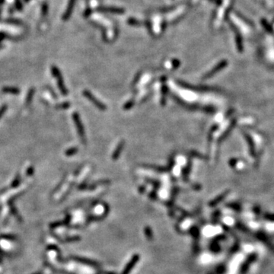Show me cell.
I'll use <instances>...</instances> for the list:
<instances>
[{
  "mask_svg": "<svg viewBox=\"0 0 274 274\" xmlns=\"http://www.w3.org/2000/svg\"><path fill=\"white\" fill-rule=\"evenodd\" d=\"M133 105H134V101H132V100H131V101H129L128 102H127V103L125 104V105L123 106V108L125 109V110H129V109H130Z\"/></svg>",
  "mask_w": 274,
  "mask_h": 274,
  "instance_id": "cell-21",
  "label": "cell"
},
{
  "mask_svg": "<svg viewBox=\"0 0 274 274\" xmlns=\"http://www.w3.org/2000/svg\"><path fill=\"white\" fill-rule=\"evenodd\" d=\"M5 37H6V35L3 32H0V41H2Z\"/></svg>",
  "mask_w": 274,
  "mask_h": 274,
  "instance_id": "cell-30",
  "label": "cell"
},
{
  "mask_svg": "<svg viewBox=\"0 0 274 274\" xmlns=\"http://www.w3.org/2000/svg\"><path fill=\"white\" fill-rule=\"evenodd\" d=\"M6 108H7V106H3L2 108H0V117H1L2 115L3 114L5 113V111H6Z\"/></svg>",
  "mask_w": 274,
  "mask_h": 274,
  "instance_id": "cell-29",
  "label": "cell"
},
{
  "mask_svg": "<svg viewBox=\"0 0 274 274\" xmlns=\"http://www.w3.org/2000/svg\"><path fill=\"white\" fill-rule=\"evenodd\" d=\"M52 72H53V76L57 79L58 86H59V89H60L62 94L64 95H67V90H66V87H65V86H64V82H63V80L62 75H61L60 72H59V70L58 69V68L57 67V66H53Z\"/></svg>",
  "mask_w": 274,
  "mask_h": 274,
  "instance_id": "cell-3",
  "label": "cell"
},
{
  "mask_svg": "<svg viewBox=\"0 0 274 274\" xmlns=\"http://www.w3.org/2000/svg\"><path fill=\"white\" fill-rule=\"evenodd\" d=\"M75 3H76V0H69V2H68L67 8H66L65 12H64L63 15V21H67L69 19L72 12L74 9Z\"/></svg>",
  "mask_w": 274,
  "mask_h": 274,
  "instance_id": "cell-7",
  "label": "cell"
},
{
  "mask_svg": "<svg viewBox=\"0 0 274 274\" xmlns=\"http://www.w3.org/2000/svg\"><path fill=\"white\" fill-rule=\"evenodd\" d=\"M3 2H4V0H0V5L2 4Z\"/></svg>",
  "mask_w": 274,
  "mask_h": 274,
  "instance_id": "cell-32",
  "label": "cell"
},
{
  "mask_svg": "<svg viewBox=\"0 0 274 274\" xmlns=\"http://www.w3.org/2000/svg\"><path fill=\"white\" fill-rule=\"evenodd\" d=\"M98 10L100 12H105V13H112V14H117L122 15L124 13V9L122 8L117 7H110V6H101L98 7Z\"/></svg>",
  "mask_w": 274,
  "mask_h": 274,
  "instance_id": "cell-6",
  "label": "cell"
},
{
  "mask_svg": "<svg viewBox=\"0 0 274 274\" xmlns=\"http://www.w3.org/2000/svg\"><path fill=\"white\" fill-rule=\"evenodd\" d=\"M190 155H191L192 156H193V157L199 158V159H206L205 156H204L203 155L200 154V153L197 152V151H190Z\"/></svg>",
  "mask_w": 274,
  "mask_h": 274,
  "instance_id": "cell-19",
  "label": "cell"
},
{
  "mask_svg": "<svg viewBox=\"0 0 274 274\" xmlns=\"http://www.w3.org/2000/svg\"><path fill=\"white\" fill-rule=\"evenodd\" d=\"M127 22H128L130 25H132V26H142V25H145L144 22L139 21V20L136 19V18H130V19L127 20Z\"/></svg>",
  "mask_w": 274,
  "mask_h": 274,
  "instance_id": "cell-15",
  "label": "cell"
},
{
  "mask_svg": "<svg viewBox=\"0 0 274 274\" xmlns=\"http://www.w3.org/2000/svg\"><path fill=\"white\" fill-rule=\"evenodd\" d=\"M124 144H125V142H124L123 140H122L119 142L118 145H117V148H116L113 155H112V159H113L114 161H115V160H117L119 158V156H120V153H121V151L123 150L124 147Z\"/></svg>",
  "mask_w": 274,
  "mask_h": 274,
  "instance_id": "cell-9",
  "label": "cell"
},
{
  "mask_svg": "<svg viewBox=\"0 0 274 274\" xmlns=\"http://www.w3.org/2000/svg\"><path fill=\"white\" fill-rule=\"evenodd\" d=\"M15 6H16L17 9L18 10L22 9V4L20 0H15Z\"/></svg>",
  "mask_w": 274,
  "mask_h": 274,
  "instance_id": "cell-23",
  "label": "cell"
},
{
  "mask_svg": "<svg viewBox=\"0 0 274 274\" xmlns=\"http://www.w3.org/2000/svg\"><path fill=\"white\" fill-rule=\"evenodd\" d=\"M140 76H141V73H138L137 74V76H136V78H135V79L133 80V82H132V85H135V84H137V81H139V79H140Z\"/></svg>",
  "mask_w": 274,
  "mask_h": 274,
  "instance_id": "cell-28",
  "label": "cell"
},
{
  "mask_svg": "<svg viewBox=\"0 0 274 274\" xmlns=\"http://www.w3.org/2000/svg\"><path fill=\"white\" fill-rule=\"evenodd\" d=\"M174 98L176 101H178V103L180 104V105H182L183 107H184L185 108H188L190 109V110H204V111L207 112V113H213L215 111L213 108L212 107H209V106H207V107H201V106H199V105H195V104H189L185 103V102L182 101L181 100L179 99L178 97H175L174 96Z\"/></svg>",
  "mask_w": 274,
  "mask_h": 274,
  "instance_id": "cell-1",
  "label": "cell"
},
{
  "mask_svg": "<svg viewBox=\"0 0 274 274\" xmlns=\"http://www.w3.org/2000/svg\"><path fill=\"white\" fill-rule=\"evenodd\" d=\"M47 11H48V6L46 3L42 5V14L44 15H46L47 14Z\"/></svg>",
  "mask_w": 274,
  "mask_h": 274,
  "instance_id": "cell-22",
  "label": "cell"
},
{
  "mask_svg": "<svg viewBox=\"0 0 274 274\" xmlns=\"http://www.w3.org/2000/svg\"><path fill=\"white\" fill-rule=\"evenodd\" d=\"M244 137H245L246 139H247V142H248V145H249V149H250V151H251V154L252 155V156H255L254 145H253L252 139H251V138L249 137V136L246 133H244Z\"/></svg>",
  "mask_w": 274,
  "mask_h": 274,
  "instance_id": "cell-13",
  "label": "cell"
},
{
  "mask_svg": "<svg viewBox=\"0 0 274 274\" xmlns=\"http://www.w3.org/2000/svg\"><path fill=\"white\" fill-rule=\"evenodd\" d=\"M190 168H191V161H188V165H187V166L185 167L183 171V178H184L185 180H188V175L190 174Z\"/></svg>",
  "mask_w": 274,
  "mask_h": 274,
  "instance_id": "cell-14",
  "label": "cell"
},
{
  "mask_svg": "<svg viewBox=\"0 0 274 274\" xmlns=\"http://www.w3.org/2000/svg\"><path fill=\"white\" fill-rule=\"evenodd\" d=\"M30 0H24V2H30Z\"/></svg>",
  "mask_w": 274,
  "mask_h": 274,
  "instance_id": "cell-33",
  "label": "cell"
},
{
  "mask_svg": "<svg viewBox=\"0 0 274 274\" xmlns=\"http://www.w3.org/2000/svg\"><path fill=\"white\" fill-rule=\"evenodd\" d=\"M91 9H88V10H86V12H85V16H88V15H89L90 14H91Z\"/></svg>",
  "mask_w": 274,
  "mask_h": 274,
  "instance_id": "cell-31",
  "label": "cell"
},
{
  "mask_svg": "<svg viewBox=\"0 0 274 274\" xmlns=\"http://www.w3.org/2000/svg\"><path fill=\"white\" fill-rule=\"evenodd\" d=\"M77 151H78L77 148H71V149H68V150L66 151V155L68 156H72V155L76 154V153L77 152Z\"/></svg>",
  "mask_w": 274,
  "mask_h": 274,
  "instance_id": "cell-20",
  "label": "cell"
},
{
  "mask_svg": "<svg viewBox=\"0 0 274 274\" xmlns=\"http://www.w3.org/2000/svg\"><path fill=\"white\" fill-rule=\"evenodd\" d=\"M145 167H147V168H152V169L156 170V171H159V172H165V171H169V168L168 167H161V166H156L152 165H145Z\"/></svg>",
  "mask_w": 274,
  "mask_h": 274,
  "instance_id": "cell-11",
  "label": "cell"
},
{
  "mask_svg": "<svg viewBox=\"0 0 274 274\" xmlns=\"http://www.w3.org/2000/svg\"><path fill=\"white\" fill-rule=\"evenodd\" d=\"M261 24L262 25H263V28H264L268 33H272V32H273V28H272V27L269 25V23L267 22L266 19H262Z\"/></svg>",
  "mask_w": 274,
  "mask_h": 274,
  "instance_id": "cell-16",
  "label": "cell"
},
{
  "mask_svg": "<svg viewBox=\"0 0 274 274\" xmlns=\"http://www.w3.org/2000/svg\"><path fill=\"white\" fill-rule=\"evenodd\" d=\"M231 27L233 28L235 32V41H236V45H237L238 50L239 52H242L243 51V44H242V37H241V35H240L239 32L238 31L237 28L231 24Z\"/></svg>",
  "mask_w": 274,
  "mask_h": 274,
  "instance_id": "cell-8",
  "label": "cell"
},
{
  "mask_svg": "<svg viewBox=\"0 0 274 274\" xmlns=\"http://www.w3.org/2000/svg\"><path fill=\"white\" fill-rule=\"evenodd\" d=\"M148 180V181H149V182H151V183H152L153 185H154V186H156V187H159V182H158V181H156V180H149V179H146Z\"/></svg>",
  "mask_w": 274,
  "mask_h": 274,
  "instance_id": "cell-26",
  "label": "cell"
},
{
  "mask_svg": "<svg viewBox=\"0 0 274 274\" xmlns=\"http://www.w3.org/2000/svg\"><path fill=\"white\" fill-rule=\"evenodd\" d=\"M3 91L5 92L11 93V94H18V93H19V90L15 88H5Z\"/></svg>",
  "mask_w": 274,
  "mask_h": 274,
  "instance_id": "cell-17",
  "label": "cell"
},
{
  "mask_svg": "<svg viewBox=\"0 0 274 274\" xmlns=\"http://www.w3.org/2000/svg\"><path fill=\"white\" fill-rule=\"evenodd\" d=\"M237 161H238V159H232L230 160V161H229V165H230L231 167H235V164L237 163Z\"/></svg>",
  "mask_w": 274,
  "mask_h": 274,
  "instance_id": "cell-25",
  "label": "cell"
},
{
  "mask_svg": "<svg viewBox=\"0 0 274 274\" xmlns=\"http://www.w3.org/2000/svg\"><path fill=\"white\" fill-rule=\"evenodd\" d=\"M226 194H227V192H226V193H223V194H222V195H220V196H219V197H217L216 199V200H214L213 201H212V202H211V205H216V203H218V202H220V200H222V199L224 198L226 196Z\"/></svg>",
  "mask_w": 274,
  "mask_h": 274,
  "instance_id": "cell-18",
  "label": "cell"
},
{
  "mask_svg": "<svg viewBox=\"0 0 274 274\" xmlns=\"http://www.w3.org/2000/svg\"><path fill=\"white\" fill-rule=\"evenodd\" d=\"M235 124V120H234L232 122H231V123L230 124V126H229V127H228V129L225 130V132L224 133L222 134V136H221L220 138H219V142H222V140H224V139L228 137V135H229V132H231V130H232L233 127H234Z\"/></svg>",
  "mask_w": 274,
  "mask_h": 274,
  "instance_id": "cell-10",
  "label": "cell"
},
{
  "mask_svg": "<svg viewBox=\"0 0 274 274\" xmlns=\"http://www.w3.org/2000/svg\"><path fill=\"white\" fill-rule=\"evenodd\" d=\"M72 118L75 121V124H76V127L77 128V131L79 132V136L81 138V142L83 143H86V134H85L84 128H83L82 123H81V120H80V117L79 114L77 113H74L72 114Z\"/></svg>",
  "mask_w": 274,
  "mask_h": 274,
  "instance_id": "cell-2",
  "label": "cell"
},
{
  "mask_svg": "<svg viewBox=\"0 0 274 274\" xmlns=\"http://www.w3.org/2000/svg\"><path fill=\"white\" fill-rule=\"evenodd\" d=\"M83 95H84V96L86 97V98H88L91 102H92V103L94 104V105H95L97 108L100 109L101 110H105L107 109L106 105H105L104 104L102 103L101 101H100L98 99H97V98H95L94 95L91 94L89 91H88V90H85V91H83Z\"/></svg>",
  "mask_w": 274,
  "mask_h": 274,
  "instance_id": "cell-5",
  "label": "cell"
},
{
  "mask_svg": "<svg viewBox=\"0 0 274 274\" xmlns=\"http://www.w3.org/2000/svg\"><path fill=\"white\" fill-rule=\"evenodd\" d=\"M167 93H168V88H167L165 85H163L162 87H161V104L162 106L165 105Z\"/></svg>",
  "mask_w": 274,
  "mask_h": 274,
  "instance_id": "cell-12",
  "label": "cell"
},
{
  "mask_svg": "<svg viewBox=\"0 0 274 274\" xmlns=\"http://www.w3.org/2000/svg\"><path fill=\"white\" fill-rule=\"evenodd\" d=\"M227 65H228V60H226V59H223V60L221 61L220 63H218L217 65L215 66V67L212 68V69H211L209 72H207V74H206L205 76L202 77V79H204V80L208 79H209V78L212 77V76H213L214 75L216 74L218 72H219V71H221L222 69H223L224 68H225L226 66H227Z\"/></svg>",
  "mask_w": 274,
  "mask_h": 274,
  "instance_id": "cell-4",
  "label": "cell"
},
{
  "mask_svg": "<svg viewBox=\"0 0 274 274\" xmlns=\"http://www.w3.org/2000/svg\"><path fill=\"white\" fill-rule=\"evenodd\" d=\"M209 1L215 3V4L217 5V6H220V5L222 3V0H209Z\"/></svg>",
  "mask_w": 274,
  "mask_h": 274,
  "instance_id": "cell-27",
  "label": "cell"
},
{
  "mask_svg": "<svg viewBox=\"0 0 274 274\" xmlns=\"http://www.w3.org/2000/svg\"><path fill=\"white\" fill-rule=\"evenodd\" d=\"M172 65L173 67L174 68V69H176V68H178L180 65V61L178 60V59H174L172 62Z\"/></svg>",
  "mask_w": 274,
  "mask_h": 274,
  "instance_id": "cell-24",
  "label": "cell"
}]
</instances>
